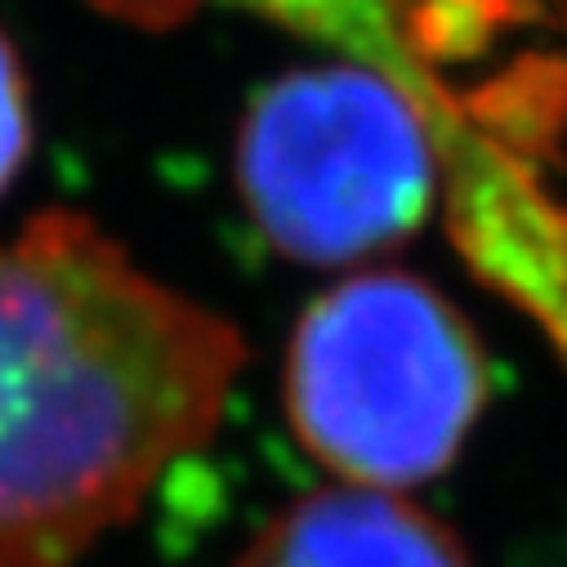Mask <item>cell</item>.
<instances>
[{
    "label": "cell",
    "mask_w": 567,
    "mask_h": 567,
    "mask_svg": "<svg viewBox=\"0 0 567 567\" xmlns=\"http://www.w3.org/2000/svg\"><path fill=\"white\" fill-rule=\"evenodd\" d=\"M32 153V107H28V76L23 63L0 32V197L19 179L23 162Z\"/></svg>",
    "instance_id": "8992f818"
},
{
    "label": "cell",
    "mask_w": 567,
    "mask_h": 567,
    "mask_svg": "<svg viewBox=\"0 0 567 567\" xmlns=\"http://www.w3.org/2000/svg\"><path fill=\"white\" fill-rule=\"evenodd\" d=\"M558 6H563V10H567V0H558Z\"/></svg>",
    "instance_id": "52a82bcc"
},
{
    "label": "cell",
    "mask_w": 567,
    "mask_h": 567,
    "mask_svg": "<svg viewBox=\"0 0 567 567\" xmlns=\"http://www.w3.org/2000/svg\"><path fill=\"white\" fill-rule=\"evenodd\" d=\"M237 567H470V558L447 523L406 496L344 483L268 518Z\"/></svg>",
    "instance_id": "5b68a950"
},
{
    "label": "cell",
    "mask_w": 567,
    "mask_h": 567,
    "mask_svg": "<svg viewBox=\"0 0 567 567\" xmlns=\"http://www.w3.org/2000/svg\"><path fill=\"white\" fill-rule=\"evenodd\" d=\"M237 327L72 210L0 241V567H72L219 430Z\"/></svg>",
    "instance_id": "6da1fadb"
},
{
    "label": "cell",
    "mask_w": 567,
    "mask_h": 567,
    "mask_svg": "<svg viewBox=\"0 0 567 567\" xmlns=\"http://www.w3.org/2000/svg\"><path fill=\"white\" fill-rule=\"evenodd\" d=\"M439 184L430 112L349 59L277 76L237 130V188L255 228L313 268L406 241L430 219Z\"/></svg>",
    "instance_id": "3957f363"
},
{
    "label": "cell",
    "mask_w": 567,
    "mask_h": 567,
    "mask_svg": "<svg viewBox=\"0 0 567 567\" xmlns=\"http://www.w3.org/2000/svg\"><path fill=\"white\" fill-rule=\"evenodd\" d=\"M483 398L487 362L474 327L411 272L344 277L291 336V430L353 487L402 492L443 474Z\"/></svg>",
    "instance_id": "7a4b0ae2"
},
{
    "label": "cell",
    "mask_w": 567,
    "mask_h": 567,
    "mask_svg": "<svg viewBox=\"0 0 567 567\" xmlns=\"http://www.w3.org/2000/svg\"><path fill=\"white\" fill-rule=\"evenodd\" d=\"M99 6L121 19L162 28L184 19L202 0H99ZM219 6L264 14L277 28L322 41L349 63L402 85L406 99L430 112L443 162L474 144L483 130L478 116H470L465 103L439 81L434 63L461 45H478L487 23L505 14V0H219Z\"/></svg>",
    "instance_id": "277c9868"
}]
</instances>
